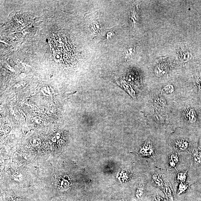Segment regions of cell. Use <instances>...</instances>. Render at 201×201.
<instances>
[{"instance_id": "cell-1", "label": "cell", "mask_w": 201, "mask_h": 201, "mask_svg": "<svg viewBox=\"0 0 201 201\" xmlns=\"http://www.w3.org/2000/svg\"><path fill=\"white\" fill-rule=\"evenodd\" d=\"M139 153L141 156L148 157H151L154 155V150L151 141H146L141 148Z\"/></svg>"}, {"instance_id": "cell-2", "label": "cell", "mask_w": 201, "mask_h": 201, "mask_svg": "<svg viewBox=\"0 0 201 201\" xmlns=\"http://www.w3.org/2000/svg\"><path fill=\"white\" fill-rule=\"evenodd\" d=\"M160 62L157 64L154 69L155 74L158 76L165 75L168 72L169 68L167 62Z\"/></svg>"}, {"instance_id": "cell-3", "label": "cell", "mask_w": 201, "mask_h": 201, "mask_svg": "<svg viewBox=\"0 0 201 201\" xmlns=\"http://www.w3.org/2000/svg\"><path fill=\"white\" fill-rule=\"evenodd\" d=\"M161 189L165 193L166 198L168 201H174V193L171 184L169 181L164 183Z\"/></svg>"}, {"instance_id": "cell-4", "label": "cell", "mask_w": 201, "mask_h": 201, "mask_svg": "<svg viewBox=\"0 0 201 201\" xmlns=\"http://www.w3.org/2000/svg\"><path fill=\"white\" fill-rule=\"evenodd\" d=\"M152 180L155 186L161 188L163 186L164 184L163 178L160 175L157 173H154L152 174Z\"/></svg>"}, {"instance_id": "cell-5", "label": "cell", "mask_w": 201, "mask_h": 201, "mask_svg": "<svg viewBox=\"0 0 201 201\" xmlns=\"http://www.w3.org/2000/svg\"><path fill=\"white\" fill-rule=\"evenodd\" d=\"M174 145L179 151H184L188 148L189 143L184 139L177 140L175 141Z\"/></svg>"}, {"instance_id": "cell-6", "label": "cell", "mask_w": 201, "mask_h": 201, "mask_svg": "<svg viewBox=\"0 0 201 201\" xmlns=\"http://www.w3.org/2000/svg\"><path fill=\"white\" fill-rule=\"evenodd\" d=\"M186 118L190 123H195L197 120V114L196 112L193 109H191L186 113Z\"/></svg>"}, {"instance_id": "cell-7", "label": "cell", "mask_w": 201, "mask_h": 201, "mask_svg": "<svg viewBox=\"0 0 201 201\" xmlns=\"http://www.w3.org/2000/svg\"><path fill=\"white\" fill-rule=\"evenodd\" d=\"M179 162V156L176 153H173L171 155L169 158V164L171 167L176 168Z\"/></svg>"}, {"instance_id": "cell-8", "label": "cell", "mask_w": 201, "mask_h": 201, "mask_svg": "<svg viewBox=\"0 0 201 201\" xmlns=\"http://www.w3.org/2000/svg\"><path fill=\"white\" fill-rule=\"evenodd\" d=\"M122 85L123 88L127 92L129 95L134 99H136V95L135 91L133 90L132 87L128 83H126V82L124 81L122 82Z\"/></svg>"}, {"instance_id": "cell-9", "label": "cell", "mask_w": 201, "mask_h": 201, "mask_svg": "<svg viewBox=\"0 0 201 201\" xmlns=\"http://www.w3.org/2000/svg\"><path fill=\"white\" fill-rule=\"evenodd\" d=\"M190 186V184L185 182L180 183L177 191L178 195H181L186 192Z\"/></svg>"}, {"instance_id": "cell-10", "label": "cell", "mask_w": 201, "mask_h": 201, "mask_svg": "<svg viewBox=\"0 0 201 201\" xmlns=\"http://www.w3.org/2000/svg\"><path fill=\"white\" fill-rule=\"evenodd\" d=\"M193 158L194 163L197 165H201V153L197 149L194 151Z\"/></svg>"}, {"instance_id": "cell-11", "label": "cell", "mask_w": 201, "mask_h": 201, "mask_svg": "<svg viewBox=\"0 0 201 201\" xmlns=\"http://www.w3.org/2000/svg\"><path fill=\"white\" fill-rule=\"evenodd\" d=\"M188 171L179 173L176 176V181L181 183L185 182L187 176Z\"/></svg>"}, {"instance_id": "cell-12", "label": "cell", "mask_w": 201, "mask_h": 201, "mask_svg": "<svg viewBox=\"0 0 201 201\" xmlns=\"http://www.w3.org/2000/svg\"><path fill=\"white\" fill-rule=\"evenodd\" d=\"M166 101L162 98H157L154 101V105L157 108H164L166 105Z\"/></svg>"}, {"instance_id": "cell-13", "label": "cell", "mask_w": 201, "mask_h": 201, "mask_svg": "<svg viewBox=\"0 0 201 201\" xmlns=\"http://www.w3.org/2000/svg\"><path fill=\"white\" fill-rule=\"evenodd\" d=\"M68 181L65 179H61L59 181V187L62 190H65L68 189L69 184Z\"/></svg>"}, {"instance_id": "cell-14", "label": "cell", "mask_w": 201, "mask_h": 201, "mask_svg": "<svg viewBox=\"0 0 201 201\" xmlns=\"http://www.w3.org/2000/svg\"><path fill=\"white\" fill-rule=\"evenodd\" d=\"M181 59L184 61L189 60L190 57V54L187 51L183 50L180 52V54Z\"/></svg>"}, {"instance_id": "cell-15", "label": "cell", "mask_w": 201, "mask_h": 201, "mask_svg": "<svg viewBox=\"0 0 201 201\" xmlns=\"http://www.w3.org/2000/svg\"><path fill=\"white\" fill-rule=\"evenodd\" d=\"M163 90L167 93L171 94L174 92V89L172 85H168L164 87Z\"/></svg>"}, {"instance_id": "cell-16", "label": "cell", "mask_w": 201, "mask_h": 201, "mask_svg": "<svg viewBox=\"0 0 201 201\" xmlns=\"http://www.w3.org/2000/svg\"><path fill=\"white\" fill-rule=\"evenodd\" d=\"M153 201H168L160 196L158 194L154 195L153 197Z\"/></svg>"}, {"instance_id": "cell-17", "label": "cell", "mask_w": 201, "mask_h": 201, "mask_svg": "<svg viewBox=\"0 0 201 201\" xmlns=\"http://www.w3.org/2000/svg\"><path fill=\"white\" fill-rule=\"evenodd\" d=\"M133 48H129L126 50L125 52L126 57H127L130 56H131V54L133 53Z\"/></svg>"}, {"instance_id": "cell-18", "label": "cell", "mask_w": 201, "mask_h": 201, "mask_svg": "<svg viewBox=\"0 0 201 201\" xmlns=\"http://www.w3.org/2000/svg\"><path fill=\"white\" fill-rule=\"evenodd\" d=\"M198 151L201 153V139L200 141V143H199V146L198 148L197 149Z\"/></svg>"}, {"instance_id": "cell-19", "label": "cell", "mask_w": 201, "mask_h": 201, "mask_svg": "<svg viewBox=\"0 0 201 201\" xmlns=\"http://www.w3.org/2000/svg\"><path fill=\"white\" fill-rule=\"evenodd\" d=\"M199 90H201V82L200 84H199Z\"/></svg>"}]
</instances>
